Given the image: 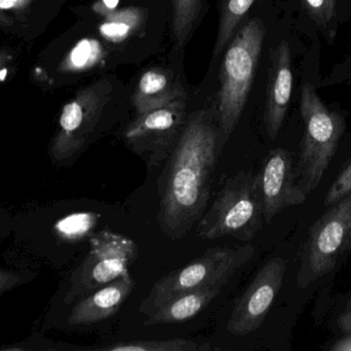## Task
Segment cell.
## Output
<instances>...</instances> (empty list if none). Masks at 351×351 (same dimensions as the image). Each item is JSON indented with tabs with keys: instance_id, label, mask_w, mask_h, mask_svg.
Listing matches in <instances>:
<instances>
[{
	"instance_id": "ba28073f",
	"label": "cell",
	"mask_w": 351,
	"mask_h": 351,
	"mask_svg": "<svg viewBox=\"0 0 351 351\" xmlns=\"http://www.w3.org/2000/svg\"><path fill=\"white\" fill-rule=\"evenodd\" d=\"M88 256L70 278L66 293V304H72L97 288L113 282L129 271L137 260L138 245L123 234L101 231L90 238Z\"/></svg>"
},
{
	"instance_id": "9c48e42d",
	"label": "cell",
	"mask_w": 351,
	"mask_h": 351,
	"mask_svg": "<svg viewBox=\"0 0 351 351\" xmlns=\"http://www.w3.org/2000/svg\"><path fill=\"white\" fill-rule=\"evenodd\" d=\"M186 109V98L180 99L137 115L125 128V144L149 168L160 166L170 157L187 121Z\"/></svg>"
},
{
	"instance_id": "52a82bcc",
	"label": "cell",
	"mask_w": 351,
	"mask_h": 351,
	"mask_svg": "<svg viewBox=\"0 0 351 351\" xmlns=\"http://www.w3.org/2000/svg\"><path fill=\"white\" fill-rule=\"evenodd\" d=\"M350 238L351 193L328 206L327 212L311 227L300 256L299 288H307L335 270L348 253Z\"/></svg>"
},
{
	"instance_id": "83f0119b",
	"label": "cell",
	"mask_w": 351,
	"mask_h": 351,
	"mask_svg": "<svg viewBox=\"0 0 351 351\" xmlns=\"http://www.w3.org/2000/svg\"><path fill=\"white\" fill-rule=\"evenodd\" d=\"M12 55L8 49H0V72L12 62Z\"/></svg>"
},
{
	"instance_id": "6da1fadb",
	"label": "cell",
	"mask_w": 351,
	"mask_h": 351,
	"mask_svg": "<svg viewBox=\"0 0 351 351\" xmlns=\"http://www.w3.org/2000/svg\"><path fill=\"white\" fill-rule=\"evenodd\" d=\"M218 130L212 111L187 117L158 183V220L171 240L183 238L204 216L218 159Z\"/></svg>"
},
{
	"instance_id": "9a60e30c",
	"label": "cell",
	"mask_w": 351,
	"mask_h": 351,
	"mask_svg": "<svg viewBox=\"0 0 351 351\" xmlns=\"http://www.w3.org/2000/svg\"><path fill=\"white\" fill-rule=\"evenodd\" d=\"M222 286H210L181 293L147 315L144 326L183 323L202 313L220 293Z\"/></svg>"
},
{
	"instance_id": "603a6c76",
	"label": "cell",
	"mask_w": 351,
	"mask_h": 351,
	"mask_svg": "<svg viewBox=\"0 0 351 351\" xmlns=\"http://www.w3.org/2000/svg\"><path fill=\"white\" fill-rule=\"evenodd\" d=\"M337 327L343 333H351V296L346 299L336 315Z\"/></svg>"
},
{
	"instance_id": "cb8c5ba5",
	"label": "cell",
	"mask_w": 351,
	"mask_h": 351,
	"mask_svg": "<svg viewBox=\"0 0 351 351\" xmlns=\"http://www.w3.org/2000/svg\"><path fill=\"white\" fill-rule=\"evenodd\" d=\"M21 280L22 276L16 275V273H12L8 270L0 269V294L12 286H16Z\"/></svg>"
},
{
	"instance_id": "7a4b0ae2",
	"label": "cell",
	"mask_w": 351,
	"mask_h": 351,
	"mask_svg": "<svg viewBox=\"0 0 351 351\" xmlns=\"http://www.w3.org/2000/svg\"><path fill=\"white\" fill-rule=\"evenodd\" d=\"M265 29L258 19L239 29L229 45L221 68L218 96V137L217 150L222 154L225 144L234 131L259 63Z\"/></svg>"
},
{
	"instance_id": "4fadbf2b",
	"label": "cell",
	"mask_w": 351,
	"mask_h": 351,
	"mask_svg": "<svg viewBox=\"0 0 351 351\" xmlns=\"http://www.w3.org/2000/svg\"><path fill=\"white\" fill-rule=\"evenodd\" d=\"M292 90L293 71L290 45L287 41H284L276 47L272 54L268 82L264 120L266 131L271 140L276 139L284 123L290 104Z\"/></svg>"
},
{
	"instance_id": "2e32d148",
	"label": "cell",
	"mask_w": 351,
	"mask_h": 351,
	"mask_svg": "<svg viewBox=\"0 0 351 351\" xmlns=\"http://www.w3.org/2000/svg\"><path fill=\"white\" fill-rule=\"evenodd\" d=\"M206 0H172L173 35L178 49L185 47L200 22Z\"/></svg>"
},
{
	"instance_id": "ac0fdd59",
	"label": "cell",
	"mask_w": 351,
	"mask_h": 351,
	"mask_svg": "<svg viewBox=\"0 0 351 351\" xmlns=\"http://www.w3.org/2000/svg\"><path fill=\"white\" fill-rule=\"evenodd\" d=\"M105 351H206L214 348L210 344L199 343L188 339L136 340L117 342L99 348H86V350Z\"/></svg>"
},
{
	"instance_id": "277c9868",
	"label": "cell",
	"mask_w": 351,
	"mask_h": 351,
	"mask_svg": "<svg viewBox=\"0 0 351 351\" xmlns=\"http://www.w3.org/2000/svg\"><path fill=\"white\" fill-rule=\"evenodd\" d=\"M300 111L304 134L295 164L297 183L307 196L321 183L346 130V117L324 104L315 87L302 89Z\"/></svg>"
},
{
	"instance_id": "8fae6325",
	"label": "cell",
	"mask_w": 351,
	"mask_h": 351,
	"mask_svg": "<svg viewBox=\"0 0 351 351\" xmlns=\"http://www.w3.org/2000/svg\"><path fill=\"white\" fill-rule=\"evenodd\" d=\"M264 222L271 224L286 208L302 205L307 195L297 183L292 154L286 148L270 150L259 172Z\"/></svg>"
},
{
	"instance_id": "f1b7e54d",
	"label": "cell",
	"mask_w": 351,
	"mask_h": 351,
	"mask_svg": "<svg viewBox=\"0 0 351 351\" xmlns=\"http://www.w3.org/2000/svg\"><path fill=\"white\" fill-rule=\"evenodd\" d=\"M10 223H12V220L8 218L6 212H0V230L10 228Z\"/></svg>"
},
{
	"instance_id": "44dd1931",
	"label": "cell",
	"mask_w": 351,
	"mask_h": 351,
	"mask_svg": "<svg viewBox=\"0 0 351 351\" xmlns=\"http://www.w3.org/2000/svg\"><path fill=\"white\" fill-rule=\"evenodd\" d=\"M307 14L319 27L327 29L335 19L336 0H302Z\"/></svg>"
},
{
	"instance_id": "e0dca14e",
	"label": "cell",
	"mask_w": 351,
	"mask_h": 351,
	"mask_svg": "<svg viewBox=\"0 0 351 351\" xmlns=\"http://www.w3.org/2000/svg\"><path fill=\"white\" fill-rule=\"evenodd\" d=\"M257 0H221L220 19L215 43L214 57L230 43L245 14Z\"/></svg>"
},
{
	"instance_id": "d6986e66",
	"label": "cell",
	"mask_w": 351,
	"mask_h": 351,
	"mask_svg": "<svg viewBox=\"0 0 351 351\" xmlns=\"http://www.w3.org/2000/svg\"><path fill=\"white\" fill-rule=\"evenodd\" d=\"M142 22V14L136 8L112 12L105 16L100 31L105 38L111 41H123L135 32Z\"/></svg>"
},
{
	"instance_id": "8992f818",
	"label": "cell",
	"mask_w": 351,
	"mask_h": 351,
	"mask_svg": "<svg viewBox=\"0 0 351 351\" xmlns=\"http://www.w3.org/2000/svg\"><path fill=\"white\" fill-rule=\"evenodd\" d=\"M117 93L112 82L103 78L78 91L64 105L49 148L55 164L71 162L86 148L110 111Z\"/></svg>"
},
{
	"instance_id": "f546056e",
	"label": "cell",
	"mask_w": 351,
	"mask_h": 351,
	"mask_svg": "<svg viewBox=\"0 0 351 351\" xmlns=\"http://www.w3.org/2000/svg\"><path fill=\"white\" fill-rule=\"evenodd\" d=\"M12 24V21L10 20V16H6L3 12L0 10V25L2 26H10Z\"/></svg>"
},
{
	"instance_id": "1f68e13d",
	"label": "cell",
	"mask_w": 351,
	"mask_h": 351,
	"mask_svg": "<svg viewBox=\"0 0 351 351\" xmlns=\"http://www.w3.org/2000/svg\"><path fill=\"white\" fill-rule=\"evenodd\" d=\"M350 67H351V65H350Z\"/></svg>"
},
{
	"instance_id": "ffe728a7",
	"label": "cell",
	"mask_w": 351,
	"mask_h": 351,
	"mask_svg": "<svg viewBox=\"0 0 351 351\" xmlns=\"http://www.w3.org/2000/svg\"><path fill=\"white\" fill-rule=\"evenodd\" d=\"M102 56V49L98 41L84 39L80 41L65 59L60 64V70L63 72H80L94 66Z\"/></svg>"
},
{
	"instance_id": "4316f807",
	"label": "cell",
	"mask_w": 351,
	"mask_h": 351,
	"mask_svg": "<svg viewBox=\"0 0 351 351\" xmlns=\"http://www.w3.org/2000/svg\"><path fill=\"white\" fill-rule=\"evenodd\" d=\"M340 339H338L333 346L330 348V350L333 351H351V333H343Z\"/></svg>"
},
{
	"instance_id": "30bf717a",
	"label": "cell",
	"mask_w": 351,
	"mask_h": 351,
	"mask_svg": "<svg viewBox=\"0 0 351 351\" xmlns=\"http://www.w3.org/2000/svg\"><path fill=\"white\" fill-rule=\"evenodd\" d=\"M287 261L272 258L256 274L247 290L235 301L227 324V331L233 336L243 337L257 331L265 321L282 288Z\"/></svg>"
},
{
	"instance_id": "5b68a950",
	"label": "cell",
	"mask_w": 351,
	"mask_h": 351,
	"mask_svg": "<svg viewBox=\"0 0 351 351\" xmlns=\"http://www.w3.org/2000/svg\"><path fill=\"white\" fill-rule=\"evenodd\" d=\"M254 253L255 249L250 245L237 249H206L202 257L156 282L140 304V313L152 315L167 301L181 293L225 286L239 269L251 261Z\"/></svg>"
},
{
	"instance_id": "5bb4252c",
	"label": "cell",
	"mask_w": 351,
	"mask_h": 351,
	"mask_svg": "<svg viewBox=\"0 0 351 351\" xmlns=\"http://www.w3.org/2000/svg\"><path fill=\"white\" fill-rule=\"evenodd\" d=\"M186 98L183 88L168 70L152 68L144 72L133 95L137 115Z\"/></svg>"
},
{
	"instance_id": "7c38bea8",
	"label": "cell",
	"mask_w": 351,
	"mask_h": 351,
	"mask_svg": "<svg viewBox=\"0 0 351 351\" xmlns=\"http://www.w3.org/2000/svg\"><path fill=\"white\" fill-rule=\"evenodd\" d=\"M135 288L130 272L74 302L67 317L71 327L100 323L119 313L121 305L129 298Z\"/></svg>"
},
{
	"instance_id": "4dcf8cb0",
	"label": "cell",
	"mask_w": 351,
	"mask_h": 351,
	"mask_svg": "<svg viewBox=\"0 0 351 351\" xmlns=\"http://www.w3.org/2000/svg\"><path fill=\"white\" fill-rule=\"evenodd\" d=\"M351 251V238L350 241V245H348V253H350Z\"/></svg>"
},
{
	"instance_id": "3957f363",
	"label": "cell",
	"mask_w": 351,
	"mask_h": 351,
	"mask_svg": "<svg viewBox=\"0 0 351 351\" xmlns=\"http://www.w3.org/2000/svg\"><path fill=\"white\" fill-rule=\"evenodd\" d=\"M263 222L259 173L241 170L227 179L210 210L198 220L196 235L204 240L232 237L249 242Z\"/></svg>"
},
{
	"instance_id": "7402d4cb",
	"label": "cell",
	"mask_w": 351,
	"mask_h": 351,
	"mask_svg": "<svg viewBox=\"0 0 351 351\" xmlns=\"http://www.w3.org/2000/svg\"><path fill=\"white\" fill-rule=\"evenodd\" d=\"M350 193H351V157L328 190L324 203L328 207Z\"/></svg>"
},
{
	"instance_id": "484cf974",
	"label": "cell",
	"mask_w": 351,
	"mask_h": 351,
	"mask_svg": "<svg viewBox=\"0 0 351 351\" xmlns=\"http://www.w3.org/2000/svg\"><path fill=\"white\" fill-rule=\"evenodd\" d=\"M117 2H119V0H100V1L95 4L94 10L99 12V14L107 16V14L114 12L115 8H117Z\"/></svg>"
},
{
	"instance_id": "d4e9b609",
	"label": "cell",
	"mask_w": 351,
	"mask_h": 351,
	"mask_svg": "<svg viewBox=\"0 0 351 351\" xmlns=\"http://www.w3.org/2000/svg\"><path fill=\"white\" fill-rule=\"evenodd\" d=\"M35 0H0V10H21L30 5Z\"/></svg>"
}]
</instances>
